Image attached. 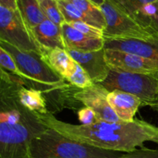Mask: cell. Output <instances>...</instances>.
Returning a JSON list of instances; mask_svg holds the SVG:
<instances>
[{
  "instance_id": "26",
  "label": "cell",
  "mask_w": 158,
  "mask_h": 158,
  "mask_svg": "<svg viewBox=\"0 0 158 158\" xmlns=\"http://www.w3.org/2000/svg\"><path fill=\"white\" fill-rule=\"evenodd\" d=\"M77 114L79 120L83 125H90L97 121L96 113L89 107L84 106L79 110Z\"/></svg>"
},
{
  "instance_id": "22",
  "label": "cell",
  "mask_w": 158,
  "mask_h": 158,
  "mask_svg": "<svg viewBox=\"0 0 158 158\" xmlns=\"http://www.w3.org/2000/svg\"><path fill=\"white\" fill-rule=\"evenodd\" d=\"M66 80L70 85L80 89L89 87L94 84L89 74L78 63H77L73 71L66 79Z\"/></svg>"
},
{
  "instance_id": "29",
  "label": "cell",
  "mask_w": 158,
  "mask_h": 158,
  "mask_svg": "<svg viewBox=\"0 0 158 158\" xmlns=\"http://www.w3.org/2000/svg\"><path fill=\"white\" fill-rule=\"evenodd\" d=\"M157 76L158 77V73H157Z\"/></svg>"
},
{
  "instance_id": "6",
  "label": "cell",
  "mask_w": 158,
  "mask_h": 158,
  "mask_svg": "<svg viewBox=\"0 0 158 158\" xmlns=\"http://www.w3.org/2000/svg\"><path fill=\"white\" fill-rule=\"evenodd\" d=\"M101 84L109 92L121 90L138 97L142 106H149L158 113V77L110 70Z\"/></svg>"
},
{
  "instance_id": "21",
  "label": "cell",
  "mask_w": 158,
  "mask_h": 158,
  "mask_svg": "<svg viewBox=\"0 0 158 158\" xmlns=\"http://www.w3.org/2000/svg\"><path fill=\"white\" fill-rule=\"evenodd\" d=\"M39 2L42 11L47 19L59 26H61L66 22L59 7L57 0H39Z\"/></svg>"
},
{
  "instance_id": "27",
  "label": "cell",
  "mask_w": 158,
  "mask_h": 158,
  "mask_svg": "<svg viewBox=\"0 0 158 158\" xmlns=\"http://www.w3.org/2000/svg\"><path fill=\"white\" fill-rule=\"evenodd\" d=\"M0 6L11 10H17V0H0Z\"/></svg>"
},
{
  "instance_id": "13",
  "label": "cell",
  "mask_w": 158,
  "mask_h": 158,
  "mask_svg": "<svg viewBox=\"0 0 158 158\" xmlns=\"http://www.w3.org/2000/svg\"><path fill=\"white\" fill-rule=\"evenodd\" d=\"M65 49L80 52H93L104 49V38L90 37L82 33L65 22L60 26Z\"/></svg>"
},
{
  "instance_id": "15",
  "label": "cell",
  "mask_w": 158,
  "mask_h": 158,
  "mask_svg": "<svg viewBox=\"0 0 158 158\" xmlns=\"http://www.w3.org/2000/svg\"><path fill=\"white\" fill-rule=\"evenodd\" d=\"M31 29L35 40L43 48V50L56 47L65 49L61 28L50 20L46 19Z\"/></svg>"
},
{
  "instance_id": "5",
  "label": "cell",
  "mask_w": 158,
  "mask_h": 158,
  "mask_svg": "<svg viewBox=\"0 0 158 158\" xmlns=\"http://www.w3.org/2000/svg\"><path fill=\"white\" fill-rule=\"evenodd\" d=\"M0 47H2L13 57L22 73L20 78L24 81L26 87L33 88L41 90L43 94H48L69 84L46 63L42 54L20 50L2 40H0Z\"/></svg>"
},
{
  "instance_id": "16",
  "label": "cell",
  "mask_w": 158,
  "mask_h": 158,
  "mask_svg": "<svg viewBox=\"0 0 158 158\" xmlns=\"http://www.w3.org/2000/svg\"><path fill=\"white\" fill-rule=\"evenodd\" d=\"M42 56L46 63L65 80L72 73L77 63L66 49L60 47L43 49Z\"/></svg>"
},
{
  "instance_id": "11",
  "label": "cell",
  "mask_w": 158,
  "mask_h": 158,
  "mask_svg": "<svg viewBox=\"0 0 158 158\" xmlns=\"http://www.w3.org/2000/svg\"><path fill=\"white\" fill-rule=\"evenodd\" d=\"M126 15L151 32L157 13L158 0H110Z\"/></svg>"
},
{
  "instance_id": "17",
  "label": "cell",
  "mask_w": 158,
  "mask_h": 158,
  "mask_svg": "<svg viewBox=\"0 0 158 158\" xmlns=\"http://www.w3.org/2000/svg\"><path fill=\"white\" fill-rule=\"evenodd\" d=\"M17 96L20 103L29 110L35 114L49 113L46 97L41 90L20 85L17 89Z\"/></svg>"
},
{
  "instance_id": "7",
  "label": "cell",
  "mask_w": 158,
  "mask_h": 158,
  "mask_svg": "<svg viewBox=\"0 0 158 158\" xmlns=\"http://www.w3.org/2000/svg\"><path fill=\"white\" fill-rule=\"evenodd\" d=\"M0 40L20 50L43 54V48L19 9L11 10L0 6Z\"/></svg>"
},
{
  "instance_id": "24",
  "label": "cell",
  "mask_w": 158,
  "mask_h": 158,
  "mask_svg": "<svg viewBox=\"0 0 158 158\" xmlns=\"http://www.w3.org/2000/svg\"><path fill=\"white\" fill-rule=\"evenodd\" d=\"M71 26L75 28L82 33L90 37L95 38H103V31L94 26L88 24V23H83V22H73L68 23Z\"/></svg>"
},
{
  "instance_id": "18",
  "label": "cell",
  "mask_w": 158,
  "mask_h": 158,
  "mask_svg": "<svg viewBox=\"0 0 158 158\" xmlns=\"http://www.w3.org/2000/svg\"><path fill=\"white\" fill-rule=\"evenodd\" d=\"M17 6L25 21L31 29L46 19L39 0H17Z\"/></svg>"
},
{
  "instance_id": "9",
  "label": "cell",
  "mask_w": 158,
  "mask_h": 158,
  "mask_svg": "<svg viewBox=\"0 0 158 158\" xmlns=\"http://www.w3.org/2000/svg\"><path fill=\"white\" fill-rule=\"evenodd\" d=\"M105 58L111 70L140 74L158 73V63L135 54L105 49Z\"/></svg>"
},
{
  "instance_id": "14",
  "label": "cell",
  "mask_w": 158,
  "mask_h": 158,
  "mask_svg": "<svg viewBox=\"0 0 158 158\" xmlns=\"http://www.w3.org/2000/svg\"><path fill=\"white\" fill-rule=\"evenodd\" d=\"M107 102L120 120L126 123L134 121V116L141 106V101L138 97L121 90L110 92Z\"/></svg>"
},
{
  "instance_id": "2",
  "label": "cell",
  "mask_w": 158,
  "mask_h": 158,
  "mask_svg": "<svg viewBox=\"0 0 158 158\" xmlns=\"http://www.w3.org/2000/svg\"><path fill=\"white\" fill-rule=\"evenodd\" d=\"M0 158H30L32 141L47 127L20 103V77L0 68Z\"/></svg>"
},
{
  "instance_id": "4",
  "label": "cell",
  "mask_w": 158,
  "mask_h": 158,
  "mask_svg": "<svg viewBox=\"0 0 158 158\" xmlns=\"http://www.w3.org/2000/svg\"><path fill=\"white\" fill-rule=\"evenodd\" d=\"M29 154L30 158H116L123 154L79 143L47 128L32 140Z\"/></svg>"
},
{
  "instance_id": "3",
  "label": "cell",
  "mask_w": 158,
  "mask_h": 158,
  "mask_svg": "<svg viewBox=\"0 0 158 158\" xmlns=\"http://www.w3.org/2000/svg\"><path fill=\"white\" fill-rule=\"evenodd\" d=\"M109 93L101 83H94L84 89H80L69 83L65 87L49 94H52L51 105L56 110L69 108L79 110L86 106L94 110L97 121L123 122L108 103Z\"/></svg>"
},
{
  "instance_id": "25",
  "label": "cell",
  "mask_w": 158,
  "mask_h": 158,
  "mask_svg": "<svg viewBox=\"0 0 158 158\" xmlns=\"http://www.w3.org/2000/svg\"><path fill=\"white\" fill-rule=\"evenodd\" d=\"M116 158H158V149L141 148Z\"/></svg>"
},
{
  "instance_id": "20",
  "label": "cell",
  "mask_w": 158,
  "mask_h": 158,
  "mask_svg": "<svg viewBox=\"0 0 158 158\" xmlns=\"http://www.w3.org/2000/svg\"><path fill=\"white\" fill-rule=\"evenodd\" d=\"M57 2H58L59 7H60V11H61L66 23L83 22V23H88L91 26L97 27L94 22L89 19L70 1L69 0H57Z\"/></svg>"
},
{
  "instance_id": "1",
  "label": "cell",
  "mask_w": 158,
  "mask_h": 158,
  "mask_svg": "<svg viewBox=\"0 0 158 158\" xmlns=\"http://www.w3.org/2000/svg\"><path fill=\"white\" fill-rule=\"evenodd\" d=\"M46 127L79 143L117 152H131L144 148L145 142L158 143V127L136 119L126 123L97 121L90 125H76L61 121L51 113L36 114Z\"/></svg>"
},
{
  "instance_id": "12",
  "label": "cell",
  "mask_w": 158,
  "mask_h": 158,
  "mask_svg": "<svg viewBox=\"0 0 158 158\" xmlns=\"http://www.w3.org/2000/svg\"><path fill=\"white\" fill-rule=\"evenodd\" d=\"M105 49L135 54L158 63V34L147 40L104 39Z\"/></svg>"
},
{
  "instance_id": "10",
  "label": "cell",
  "mask_w": 158,
  "mask_h": 158,
  "mask_svg": "<svg viewBox=\"0 0 158 158\" xmlns=\"http://www.w3.org/2000/svg\"><path fill=\"white\" fill-rule=\"evenodd\" d=\"M66 49L73 59L86 70L94 83H101L107 78L111 69L105 58V48L93 52Z\"/></svg>"
},
{
  "instance_id": "8",
  "label": "cell",
  "mask_w": 158,
  "mask_h": 158,
  "mask_svg": "<svg viewBox=\"0 0 158 158\" xmlns=\"http://www.w3.org/2000/svg\"><path fill=\"white\" fill-rule=\"evenodd\" d=\"M100 9L106 23L103 30L104 39L147 40L154 35L122 12L110 0H106Z\"/></svg>"
},
{
  "instance_id": "28",
  "label": "cell",
  "mask_w": 158,
  "mask_h": 158,
  "mask_svg": "<svg viewBox=\"0 0 158 158\" xmlns=\"http://www.w3.org/2000/svg\"><path fill=\"white\" fill-rule=\"evenodd\" d=\"M89 1L92 2L93 3H94L96 6L100 7V6H101V5H103V3L106 1V0H89Z\"/></svg>"
},
{
  "instance_id": "19",
  "label": "cell",
  "mask_w": 158,
  "mask_h": 158,
  "mask_svg": "<svg viewBox=\"0 0 158 158\" xmlns=\"http://www.w3.org/2000/svg\"><path fill=\"white\" fill-rule=\"evenodd\" d=\"M73 3L83 14L92 20L98 29L104 30L106 23L101 9L89 0H69Z\"/></svg>"
},
{
  "instance_id": "23",
  "label": "cell",
  "mask_w": 158,
  "mask_h": 158,
  "mask_svg": "<svg viewBox=\"0 0 158 158\" xmlns=\"http://www.w3.org/2000/svg\"><path fill=\"white\" fill-rule=\"evenodd\" d=\"M0 66L1 68L10 73L14 74L19 77H21L22 73L13 57L2 47H0Z\"/></svg>"
}]
</instances>
